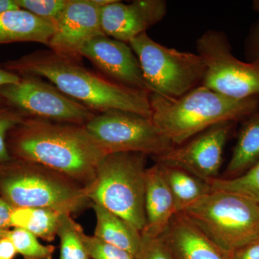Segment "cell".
Masks as SVG:
<instances>
[{
	"label": "cell",
	"instance_id": "277c9868",
	"mask_svg": "<svg viewBox=\"0 0 259 259\" xmlns=\"http://www.w3.org/2000/svg\"><path fill=\"white\" fill-rule=\"evenodd\" d=\"M147 156L141 153H108L99 165L95 180L85 187L93 203L103 206L141 233L146 226Z\"/></svg>",
	"mask_w": 259,
	"mask_h": 259
},
{
	"label": "cell",
	"instance_id": "7c38bea8",
	"mask_svg": "<svg viewBox=\"0 0 259 259\" xmlns=\"http://www.w3.org/2000/svg\"><path fill=\"white\" fill-rule=\"evenodd\" d=\"M100 10L101 7L94 0H69L49 42L51 51L80 64L84 46L95 37L105 35L100 23Z\"/></svg>",
	"mask_w": 259,
	"mask_h": 259
},
{
	"label": "cell",
	"instance_id": "d6a6232c",
	"mask_svg": "<svg viewBox=\"0 0 259 259\" xmlns=\"http://www.w3.org/2000/svg\"><path fill=\"white\" fill-rule=\"evenodd\" d=\"M20 79H21V76L19 75L0 68V103L4 102L1 95L2 88L7 85L18 83L20 81Z\"/></svg>",
	"mask_w": 259,
	"mask_h": 259
},
{
	"label": "cell",
	"instance_id": "7a4b0ae2",
	"mask_svg": "<svg viewBox=\"0 0 259 259\" xmlns=\"http://www.w3.org/2000/svg\"><path fill=\"white\" fill-rule=\"evenodd\" d=\"M13 141L24 161L57 172L83 187L91 184L107 151L84 126L27 117Z\"/></svg>",
	"mask_w": 259,
	"mask_h": 259
},
{
	"label": "cell",
	"instance_id": "d6986e66",
	"mask_svg": "<svg viewBox=\"0 0 259 259\" xmlns=\"http://www.w3.org/2000/svg\"><path fill=\"white\" fill-rule=\"evenodd\" d=\"M259 160V112L243 120L223 179L243 175Z\"/></svg>",
	"mask_w": 259,
	"mask_h": 259
},
{
	"label": "cell",
	"instance_id": "4fadbf2b",
	"mask_svg": "<svg viewBox=\"0 0 259 259\" xmlns=\"http://www.w3.org/2000/svg\"><path fill=\"white\" fill-rule=\"evenodd\" d=\"M167 3L163 0H136L124 4L115 0L100 10L102 32L107 37L129 44L166 16Z\"/></svg>",
	"mask_w": 259,
	"mask_h": 259
},
{
	"label": "cell",
	"instance_id": "cb8c5ba5",
	"mask_svg": "<svg viewBox=\"0 0 259 259\" xmlns=\"http://www.w3.org/2000/svg\"><path fill=\"white\" fill-rule=\"evenodd\" d=\"M8 237L14 245L17 253L25 259H52L54 248L53 245H44L37 237L23 228H15L9 231Z\"/></svg>",
	"mask_w": 259,
	"mask_h": 259
},
{
	"label": "cell",
	"instance_id": "e575fe53",
	"mask_svg": "<svg viewBox=\"0 0 259 259\" xmlns=\"http://www.w3.org/2000/svg\"><path fill=\"white\" fill-rule=\"evenodd\" d=\"M8 233H9V231H8V230L0 229V240L3 239L4 237L6 236Z\"/></svg>",
	"mask_w": 259,
	"mask_h": 259
},
{
	"label": "cell",
	"instance_id": "f1b7e54d",
	"mask_svg": "<svg viewBox=\"0 0 259 259\" xmlns=\"http://www.w3.org/2000/svg\"><path fill=\"white\" fill-rule=\"evenodd\" d=\"M244 53L248 62L259 61V18L249 29L245 40Z\"/></svg>",
	"mask_w": 259,
	"mask_h": 259
},
{
	"label": "cell",
	"instance_id": "836d02e7",
	"mask_svg": "<svg viewBox=\"0 0 259 259\" xmlns=\"http://www.w3.org/2000/svg\"><path fill=\"white\" fill-rule=\"evenodd\" d=\"M17 9L19 8L14 0H0V13Z\"/></svg>",
	"mask_w": 259,
	"mask_h": 259
},
{
	"label": "cell",
	"instance_id": "5b68a950",
	"mask_svg": "<svg viewBox=\"0 0 259 259\" xmlns=\"http://www.w3.org/2000/svg\"><path fill=\"white\" fill-rule=\"evenodd\" d=\"M182 212L231 253L259 238V204L241 194L212 190Z\"/></svg>",
	"mask_w": 259,
	"mask_h": 259
},
{
	"label": "cell",
	"instance_id": "4316f807",
	"mask_svg": "<svg viewBox=\"0 0 259 259\" xmlns=\"http://www.w3.org/2000/svg\"><path fill=\"white\" fill-rule=\"evenodd\" d=\"M27 117H28L16 109L0 108V162L10 160L5 141L8 131L21 124Z\"/></svg>",
	"mask_w": 259,
	"mask_h": 259
},
{
	"label": "cell",
	"instance_id": "3957f363",
	"mask_svg": "<svg viewBox=\"0 0 259 259\" xmlns=\"http://www.w3.org/2000/svg\"><path fill=\"white\" fill-rule=\"evenodd\" d=\"M149 100L153 122L175 146L213 125L245 120L259 112V97L231 98L203 85L179 98L150 93Z\"/></svg>",
	"mask_w": 259,
	"mask_h": 259
},
{
	"label": "cell",
	"instance_id": "5bb4252c",
	"mask_svg": "<svg viewBox=\"0 0 259 259\" xmlns=\"http://www.w3.org/2000/svg\"><path fill=\"white\" fill-rule=\"evenodd\" d=\"M112 81L136 90L150 92L137 56L130 45L106 35L95 37L81 51Z\"/></svg>",
	"mask_w": 259,
	"mask_h": 259
},
{
	"label": "cell",
	"instance_id": "ac0fdd59",
	"mask_svg": "<svg viewBox=\"0 0 259 259\" xmlns=\"http://www.w3.org/2000/svg\"><path fill=\"white\" fill-rule=\"evenodd\" d=\"M97 218L95 236L109 244L126 250L137 258L142 233L115 213L96 203H92Z\"/></svg>",
	"mask_w": 259,
	"mask_h": 259
},
{
	"label": "cell",
	"instance_id": "4dcf8cb0",
	"mask_svg": "<svg viewBox=\"0 0 259 259\" xmlns=\"http://www.w3.org/2000/svg\"><path fill=\"white\" fill-rule=\"evenodd\" d=\"M15 207L8 201L0 198V229H6L11 226L10 218Z\"/></svg>",
	"mask_w": 259,
	"mask_h": 259
},
{
	"label": "cell",
	"instance_id": "1f68e13d",
	"mask_svg": "<svg viewBox=\"0 0 259 259\" xmlns=\"http://www.w3.org/2000/svg\"><path fill=\"white\" fill-rule=\"evenodd\" d=\"M16 253L14 245L8 234L0 240V259H13Z\"/></svg>",
	"mask_w": 259,
	"mask_h": 259
},
{
	"label": "cell",
	"instance_id": "9c48e42d",
	"mask_svg": "<svg viewBox=\"0 0 259 259\" xmlns=\"http://www.w3.org/2000/svg\"><path fill=\"white\" fill-rule=\"evenodd\" d=\"M83 126L107 153H141L153 158L175 147L152 119L132 112L97 113Z\"/></svg>",
	"mask_w": 259,
	"mask_h": 259
},
{
	"label": "cell",
	"instance_id": "2e32d148",
	"mask_svg": "<svg viewBox=\"0 0 259 259\" xmlns=\"http://www.w3.org/2000/svg\"><path fill=\"white\" fill-rule=\"evenodd\" d=\"M145 210L146 226L141 233L151 237L163 236L177 213L173 195L158 163L146 169Z\"/></svg>",
	"mask_w": 259,
	"mask_h": 259
},
{
	"label": "cell",
	"instance_id": "83f0119b",
	"mask_svg": "<svg viewBox=\"0 0 259 259\" xmlns=\"http://www.w3.org/2000/svg\"><path fill=\"white\" fill-rule=\"evenodd\" d=\"M137 259H173L163 236L151 237L142 233V243Z\"/></svg>",
	"mask_w": 259,
	"mask_h": 259
},
{
	"label": "cell",
	"instance_id": "484cf974",
	"mask_svg": "<svg viewBox=\"0 0 259 259\" xmlns=\"http://www.w3.org/2000/svg\"><path fill=\"white\" fill-rule=\"evenodd\" d=\"M83 241L89 256L93 259H137L126 250L109 244L95 236L83 234Z\"/></svg>",
	"mask_w": 259,
	"mask_h": 259
},
{
	"label": "cell",
	"instance_id": "8992f818",
	"mask_svg": "<svg viewBox=\"0 0 259 259\" xmlns=\"http://www.w3.org/2000/svg\"><path fill=\"white\" fill-rule=\"evenodd\" d=\"M128 44L139 59L151 93L179 98L202 84L206 66L198 54L164 47L146 32Z\"/></svg>",
	"mask_w": 259,
	"mask_h": 259
},
{
	"label": "cell",
	"instance_id": "52a82bcc",
	"mask_svg": "<svg viewBox=\"0 0 259 259\" xmlns=\"http://www.w3.org/2000/svg\"><path fill=\"white\" fill-rule=\"evenodd\" d=\"M30 165L1 182L2 193L13 207H37L71 214L92 205L85 187L46 167Z\"/></svg>",
	"mask_w": 259,
	"mask_h": 259
},
{
	"label": "cell",
	"instance_id": "7402d4cb",
	"mask_svg": "<svg viewBox=\"0 0 259 259\" xmlns=\"http://www.w3.org/2000/svg\"><path fill=\"white\" fill-rule=\"evenodd\" d=\"M81 226L75 222L71 214L61 213L57 235L60 238V259H90L84 243Z\"/></svg>",
	"mask_w": 259,
	"mask_h": 259
},
{
	"label": "cell",
	"instance_id": "ffe728a7",
	"mask_svg": "<svg viewBox=\"0 0 259 259\" xmlns=\"http://www.w3.org/2000/svg\"><path fill=\"white\" fill-rule=\"evenodd\" d=\"M158 163L173 195L177 213L183 212L191 204L212 192L209 182L190 172L179 167Z\"/></svg>",
	"mask_w": 259,
	"mask_h": 259
},
{
	"label": "cell",
	"instance_id": "ba28073f",
	"mask_svg": "<svg viewBox=\"0 0 259 259\" xmlns=\"http://www.w3.org/2000/svg\"><path fill=\"white\" fill-rule=\"evenodd\" d=\"M196 49L206 66L202 85L231 98L259 97V61L237 59L224 32L207 30L197 39Z\"/></svg>",
	"mask_w": 259,
	"mask_h": 259
},
{
	"label": "cell",
	"instance_id": "6da1fadb",
	"mask_svg": "<svg viewBox=\"0 0 259 259\" xmlns=\"http://www.w3.org/2000/svg\"><path fill=\"white\" fill-rule=\"evenodd\" d=\"M5 67L23 76L45 78L61 93L95 113L119 110L151 118L149 92L128 88L102 77L53 51H36L8 61Z\"/></svg>",
	"mask_w": 259,
	"mask_h": 259
},
{
	"label": "cell",
	"instance_id": "f546056e",
	"mask_svg": "<svg viewBox=\"0 0 259 259\" xmlns=\"http://www.w3.org/2000/svg\"><path fill=\"white\" fill-rule=\"evenodd\" d=\"M232 259H259V238L233 250Z\"/></svg>",
	"mask_w": 259,
	"mask_h": 259
},
{
	"label": "cell",
	"instance_id": "44dd1931",
	"mask_svg": "<svg viewBox=\"0 0 259 259\" xmlns=\"http://www.w3.org/2000/svg\"><path fill=\"white\" fill-rule=\"evenodd\" d=\"M61 213L37 207H15L11 218V226L23 228L47 241H53L57 235Z\"/></svg>",
	"mask_w": 259,
	"mask_h": 259
},
{
	"label": "cell",
	"instance_id": "d4e9b609",
	"mask_svg": "<svg viewBox=\"0 0 259 259\" xmlns=\"http://www.w3.org/2000/svg\"><path fill=\"white\" fill-rule=\"evenodd\" d=\"M20 9L27 10L35 16L56 26L69 0H14Z\"/></svg>",
	"mask_w": 259,
	"mask_h": 259
},
{
	"label": "cell",
	"instance_id": "603a6c76",
	"mask_svg": "<svg viewBox=\"0 0 259 259\" xmlns=\"http://www.w3.org/2000/svg\"><path fill=\"white\" fill-rule=\"evenodd\" d=\"M209 184L212 190L241 194L259 204V160L240 176L231 179L218 177Z\"/></svg>",
	"mask_w": 259,
	"mask_h": 259
},
{
	"label": "cell",
	"instance_id": "9a60e30c",
	"mask_svg": "<svg viewBox=\"0 0 259 259\" xmlns=\"http://www.w3.org/2000/svg\"><path fill=\"white\" fill-rule=\"evenodd\" d=\"M173 259H232L184 212L174 215L163 235Z\"/></svg>",
	"mask_w": 259,
	"mask_h": 259
},
{
	"label": "cell",
	"instance_id": "e0dca14e",
	"mask_svg": "<svg viewBox=\"0 0 259 259\" xmlns=\"http://www.w3.org/2000/svg\"><path fill=\"white\" fill-rule=\"evenodd\" d=\"M54 31V25L27 10L19 8L0 13V44L36 42L49 47Z\"/></svg>",
	"mask_w": 259,
	"mask_h": 259
},
{
	"label": "cell",
	"instance_id": "8fae6325",
	"mask_svg": "<svg viewBox=\"0 0 259 259\" xmlns=\"http://www.w3.org/2000/svg\"><path fill=\"white\" fill-rule=\"evenodd\" d=\"M234 123L224 122L213 125L153 158L156 163L179 167L209 183L219 177L223 151Z\"/></svg>",
	"mask_w": 259,
	"mask_h": 259
},
{
	"label": "cell",
	"instance_id": "30bf717a",
	"mask_svg": "<svg viewBox=\"0 0 259 259\" xmlns=\"http://www.w3.org/2000/svg\"><path fill=\"white\" fill-rule=\"evenodd\" d=\"M1 95L4 102L33 118L84 125L97 114L36 76H21L3 87Z\"/></svg>",
	"mask_w": 259,
	"mask_h": 259
}]
</instances>
